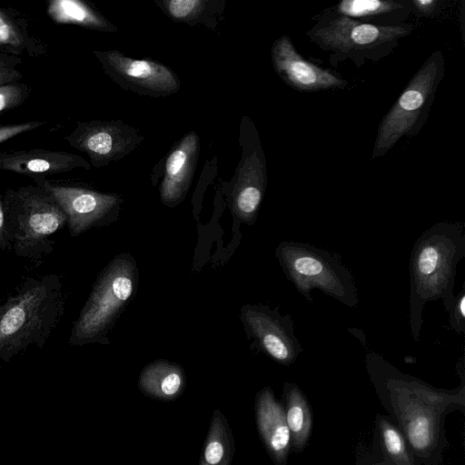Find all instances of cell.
<instances>
[{
    "mask_svg": "<svg viewBox=\"0 0 465 465\" xmlns=\"http://www.w3.org/2000/svg\"><path fill=\"white\" fill-rule=\"evenodd\" d=\"M256 410L258 428L268 450L278 461H282L291 441L285 411L268 388L260 392Z\"/></svg>",
    "mask_w": 465,
    "mask_h": 465,
    "instance_id": "17",
    "label": "cell"
},
{
    "mask_svg": "<svg viewBox=\"0 0 465 465\" xmlns=\"http://www.w3.org/2000/svg\"><path fill=\"white\" fill-rule=\"evenodd\" d=\"M275 255L287 279L308 302L314 289L355 308L359 302L356 282L341 258L327 250L292 241H283Z\"/></svg>",
    "mask_w": 465,
    "mask_h": 465,
    "instance_id": "6",
    "label": "cell"
},
{
    "mask_svg": "<svg viewBox=\"0 0 465 465\" xmlns=\"http://www.w3.org/2000/svg\"><path fill=\"white\" fill-rule=\"evenodd\" d=\"M465 257V228L460 223L439 222L415 242L410 258L409 324L420 341L422 312L429 302L445 303L454 297L457 267Z\"/></svg>",
    "mask_w": 465,
    "mask_h": 465,
    "instance_id": "1",
    "label": "cell"
},
{
    "mask_svg": "<svg viewBox=\"0 0 465 465\" xmlns=\"http://www.w3.org/2000/svg\"><path fill=\"white\" fill-rule=\"evenodd\" d=\"M0 49L19 56L36 57L45 51V45L30 35L26 23L13 11L0 6Z\"/></svg>",
    "mask_w": 465,
    "mask_h": 465,
    "instance_id": "20",
    "label": "cell"
},
{
    "mask_svg": "<svg viewBox=\"0 0 465 465\" xmlns=\"http://www.w3.org/2000/svg\"><path fill=\"white\" fill-rule=\"evenodd\" d=\"M184 382L183 369L166 361L150 363L143 370L139 378L141 390L161 400L175 398L183 390Z\"/></svg>",
    "mask_w": 465,
    "mask_h": 465,
    "instance_id": "21",
    "label": "cell"
},
{
    "mask_svg": "<svg viewBox=\"0 0 465 465\" xmlns=\"http://www.w3.org/2000/svg\"><path fill=\"white\" fill-rule=\"evenodd\" d=\"M3 202L10 250L30 261L50 253L54 243L53 237L67 222L54 198L37 184L8 189Z\"/></svg>",
    "mask_w": 465,
    "mask_h": 465,
    "instance_id": "4",
    "label": "cell"
},
{
    "mask_svg": "<svg viewBox=\"0 0 465 465\" xmlns=\"http://www.w3.org/2000/svg\"><path fill=\"white\" fill-rule=\"evenodd\" d=\"M200 465H207L205 463H203V461L200 462ZM221 465H229V464H221Z\"/></svg>",
    "mask_w": 465,
    "mask_h": 465,
    "instance_id": "32",
    "label": "cell"
},
{
    "mask_svg": "<svg viewBox=\"0 0 465 465\" xmlns=\"http://www.w3.org/2000/svg\"><path fill=\"white\" fill-rule=\"evenodd\" d=\"M413 29L411 24L381 26L333 12L322 15L305 35L329 54L332 66L350 60L361 67L368 61L377 62L390 55Z\"/></svg>",
    "mask_w": 465,
    "mask_h": 465,
    "instance_id": "3",
    "label": "cell"
},
{
    "mask_svg": "<svg viewBox=\"0 0 465 465\" xmlns=\"http://www.w3.org/2000/svg\"><path fill=\"white\" fill-rule=\"evenodd\" d=\"M445 74V58L434 51L411 77L397 101L382 118L372 159L384 155L404 136L416 135L429 118L436 93Z\"/></svg>",
    "mask_w": 465,
    "mask_h": 465,
    "instance_id": "8",
    "label": "cell"
},
{
    "mask_svg": "<svg viewBox=\"0 0 465 465\" xmlns=\"http://www.w3.org/2000/svg\"><path fill=\"white\" fill-rule=\"evenodd\" d=\"M449 312V323L452 331L458 334L465 332V288L454 295L449 302L443 303Z\"/></svg>",
    "mask_w": 465,
    "mask_h": 465,
    "instance_id": "27",
    "label": "cell"
},
{
    "mask_svg": "<svg viewBox=\"0 0 465 465\" xmlns=\"http://www.w3.org/2000/svg\"><path fill=\"white\" fill-rule=\"evenodd\" d=\"M0 282H1V278H0Z\"/></svg>",
    "mask_w": 465,
    "mask_h": 465,
    "instance_id": "33",
    "label": "cell"
},
{
    "mask_svg": "<svg viewBox=\"0 0 465 465\" xmlns=\"http://www.w3.org/2000/svg\"><path fill=\"white\" fill-rule=\"evenodd\" d=\"M230 444L220 416H213L201 461L207 465L229 464Z\"/></svg>",
    "mask_w": 465,
    "mask_h": 465,
    "instance_id": "24",
    "label": "cell"
},
{
    "mask_svg": "<svg viewBox=\"0 0 465 465\" xmlns=\"http://www.w3.org/2000/svg\"><path fill=\"white\" fill-rule=\"evenodd\" d=\"M36 182L54 198L64 211L66 225L73 237L113 222L123 203V199L115 193L56 184L43 178L36 179Z\"/></svg>",
    "mask_w": 465,
    "mask_h": 465,
    "instance_id": "12",
    "label": "cell"
},
{
    "mask_svg": "<svg viewBox=\"0 0 465 465\" xmlns=\"http://www.w3.org/2000/svg\"><path fill=\"white\" fill-rule=\"evenodd\" d=\"M199 154L200 138L194 131L183 135L170 151L160 186V197L164 205L174 207L184 199L194 175Z\"/></svg>",
    "mask_w": 465,
    "mask_h": 465,
    "instance_id": "15",
    "label": "cell"
},
{
    "mask_svg": "<svg viewBox=\"0 0 465 465\" xmlns=\"http://www.w3.org/2000/svg\"><path fill=\"white\" fill-rule=\"evenodd\" d=\"M156 5L173 21L213 28L222 14V2L213 0H158Z\"/></svg>",
    "mask_w": 465,
    "mask_h": 465,
    "instance_id": "22",
    "label": "cell"
},
{
    "mask_svg": "<svg viewBox=\"0 0 465 465\" xmlns=\"http://www.w3.org/2000/svg\"><path fill=\"white\" fill-rule=\"evenodd\" d=\"M138 269L128 253L115 256L101 272L69 336L71 345L103 342L117 317L133 298Z\"/></svg>",
    "mask_w": 465,
    "mask_h": 465,
    "instance_id": "5",
    "label": "cell"
},
{
    "mask_svg": "<svg viewBox=\"0 0 465 465\" xmlns=\"http://www.w3.org/2000/svg\"><path fill=\"white\" fill-rule=\"evenodd\" d=\"M412 10L422 17H434L440 11L441 0H411Z\"/></svg>",
    "mask_w": 465,
    "mask_h": 465,
    "instance_id": "30",
    "label": "cell"
},
{
    "mask_svg": "<svg viewBox=\"0 0 465 465\" xmlns=\"http://www.w3.org/2000/svg\"><path fill=\"white\" fill-rule=\"evenodd\" d=\"M0 250H10L8 231L6 223L5 209L3 202V197L0 196Z\"/></svg>",
    "mask_w": 465,
    "mask_h": 465,
    "instance_id": "31",
    "label": "cell"
},
{
    "mask_svg": "<svg viewBox=\"0 0 465 465\" xmlns=\"http://www.w3.org/2000/svg\"><path fill=\"white\" fill-rule=\"evenodd\" d=\"M104 74L118 86L139 95L163 97L176 94L181 81L165 64L151 59H135L117 50H94Z\"/></svg>",
    "mask_w": 465,
    "mask_h": 465,
    "instance_id": "10",
    "label": "cell"
},
{
    "mask_svg": "<svg viewBox=\"0 0 465 465\" xmlns=\"http://www.w3.org/2000/svg\"><path fill=\"white\" fill-rule=\"evenodd\" d=\"M64 140L87 154L91 166L101 168L131 153L144 136L120 120L88 121L78 122Z\"/></svg>",
    "mask_w": 465,
    "mask_h": 465,
    "instance_id": "11",
    "label": "cell"
},
{
    "mask_svg": "<svg viewBox=\"0 0 465 465\" xmlns=\"http://www.w3.org/2000/svg\"><path fill=\"white\" fill-rule=\"evenodd\" d=\"M76 169L89 170L91 164L84 157L68 152L31 149L0 153V170L35 179Z\"/></svg>",
    "mask_w": 465,
    "mask_h": 465,
    "instance_id": "16",
    "label": "cell"
},
{
    "mask_svg": "<svg viewBox=\"0 0 465 465\" xmlns=\"http://www.w3.org/2000/svg\"><path fill=\"white\" fill-rule=\"evenodd\" d=\"M381 431L384 447L391 459L397 465H411L404 440L399 430L383 420L381 422Z\"/></svg>",
    "mask_w": 465,
    "mask_h": 465,
    "instance_id": "25",
    "label": "cell"
},
{
    "mask_svg": "<svg viewBox=\"0 0 465 465\" xmlns=\"http://www.w3.org/2000/svg\"><path fill=\"white\" fill-rule=\"evenodd\" d=\"M241 319L261 351L282 365H291L302 351L291 315L263 305H245Z\"/></svg>",
    "mask_w": 465,
    "mask_h": 465,
    "instance_id": "13",
    "label": "cell"
},
{
    "mask_svg": "<svg viewBox=\"0 0 465 465\" xmlns=\"http://www.w3.org/2000/svg\"><path fill=\"white\" fill-rule=\"evenodd\" d=\"M43 124H45V123L41 121H30L0 126V143L21 134L33 131Z\"/></svg>",
    "mask_w": 465,
    "mask_h": 465,
    "instance_id": "29",
    "label": "cell"
},
{
    "mask_svg": "<svg viewBox=\"0 0 465 465\" xmlns=\"http://www.w3.org/2000/svg\"><path fill=\"white\" fill-rule=\"evenodd\" d=\"M272 63L278 76L298 92L344 89L349 83L340 74L302 57L287 35L277 38L272 46Z\"/></svg>",
    "mask_w": 465,
    "mask_h": 465,
    "instance_id": "14",
    "label": "cell"
},
{
    "mask_svg": "<svg viewBox=\"0 0 465 465\" xmlns=\"http://www.w3.org/2000/svg\"><path fill=\"white\" fill-rule=\"evenodd\" d=\"M385 387L403 431L418 453L433 448L444 411L450 405H464V388L450 393L410 377H390Z\"/></svg>",
    "mask_w": 465,
    "mask_h": 465,
    "instance_id": "7",
    "label": "cell"
},
{
    "mask_svg": "<svg viewBox=\"0 0 465 465\" xmlns=\"http://www.w3.org/2000/svg\"><path fill=\"white\" fill-rule=\"evenodd\" d=\"M30 87L25 84H0V115L22 105L30 95Z\"/></svg>",
    "mask_w": 465,
    "mask_h": 465,
    "instance_id": "26",
    "label": "cell"
},
{
    "mask_svg": "<svg viewBox=\"0 0 465 465\" xmlns=\"http://www.w3.org/2000/svg\"><path fill=\"white\" fill-rule=\"evenodd\" d=\"M65 310V292L57 274L30 277L0 303V362L30 347L42 348Z\"/></svg>",
    "mask_w": 465,
    "mask_h": 465,
    "instance_id": "2",
    "label": "cell"
},
{
    "mask_svg": "<svg viewBox=\"0 0 465 465\" xmlns=\"http://www.w3.org/2000/svg\"><path fill=\"white\" fill-rule=\"evenodd\" d=\"M413 12L411 0H342L334 13L381 26L403 25Z\"/></svg>",
    "mask_w": 465,
    "mask_h": 465,
    "instance_id": "18",
    "label": "cell"
},
{
    "mask_svg": "<svg viewBox=\"0 0 465 465\" xmlns=\"http://www.w3.org/2000/svg\"><path fill=\"white\" fill-rule=\"evenodd\" d=\"M286 421L291 439L300 448L307 441L312 429V414L307 401L299 388L290 385L287 392Z\"/></svg>",
    "mask_w": 465,
    "mask_h": 465,
    "instance_id": "23",
    "label": "cell"
},
{
    "mask_svg": "<svg viewBox=\"0 0 465 465\" xmlns=\"http://www.w3.org/2000/svg\"><path fill=\"white\" fill-rule=\"evenodd\" d=\"M242 159L236 168L229 194V204L235 218L248 224L256 219L264 196L266 161L257 131L247 117L241 124Z\"/></svg>",
    "mask_w": 465,
    "mask_h": 465,
    "instance_id": "9",
    "label": "cell"
},
{
    "mask_svg": "<svg viewBox=\"0 0 465 465\" xmlns=\"http://www.w3.org/2000/svg\"><path fill=\"white\" fill-rule=\"evenodd\" d=\"M22 59L0 49V84L16 83L23 74L18 69Z\"/></svg>",
    "mask_w": 465,
    "mask_h": 465,
    "instance_id": "28",
    "label": "cell"
},
{
    "mask_svg": "<svg viewBox=\"0 0 465 465\" xmlns=\"http://www.w3.org/2000/svg\"><path fill=\"white\" fill-rule=\"evenodd\" d=\"M46 12L54 23L73 25L102 32H116L117 27L89 4L81 0H51Z\"/></svg>",
    "mask_w": 465,
    "mask_h": 465,
    "instance_id": "19",
    "label": "cell"
}]
</instances>
